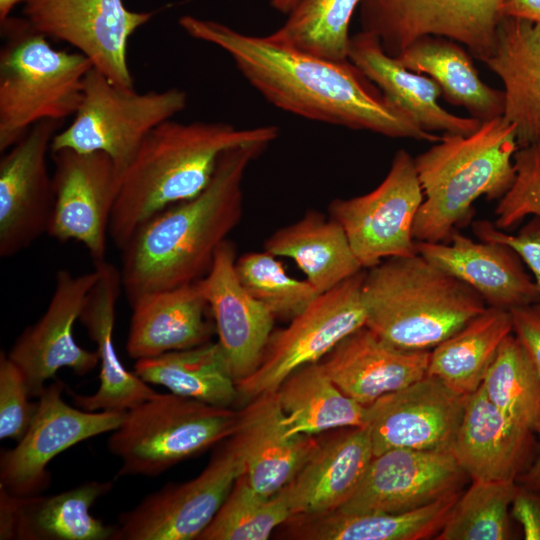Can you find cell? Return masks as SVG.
<instances>
[{
    "mask_svg": "<svg viewBox=\"0 0 540 540\" xmlns=\"http://www.w3.org/2000/svg\"><path fill=\"white\" fill-rule=\"evenodd\" d=\"M234 246L226 240L208 273L196 285L209 305L218 344L236 384L259 366L275 317L242 285Z\"/></svg>",
    "mask_w": 540,
    "mask_h": 540,
    "instance_id": "20",
    "label": "cell"
},
{
    "mask_svg": "<svg viewBox=\"0 0 540 540\" xmlns=\"http://www.w3.org/2000/svg\"><path fill=\"white\" fill-rule=\"evenodd\" d=\"M468 478L450 450L391 449L373 456L355 492L339 510L410 511L461 492Z\"/></svg>",
    "mask_w": 540,
    "mask_h": 540,
    "instance_id": "19",
    "label": "cell"
},
{
    "mask_svg": "<svg viewBox=\"0 0 540 540\" xmlns=\"http://www.w3.org/2000/svg\"><path fill=\"white\" fill-rule=\"evenodd\" d=\"M484 63L503 83V116L515 125L519 147L540 142V26L502 18Z\"/></svg>",
    "mask_w": 540,
    "mask_h": 540,
    "instance_id": "31",
    "label": "cell"
},
{
    "mask_svg": "<svg viewBox=\"0 0 540 540\" xmlns=\"http://www.w3.org/2000/svg\"><path fill=\"white\" fill-rule=\"evenodd\" d=\"M64 121L35 124L0 160V256L10 258L47 233L54 205L47 165Z\"/></svg>",
    "mask_w": 540,
    "mask_h": 540,
    "instance_id": "16",
    "label": "cell"
},
{
    "mask_svg": "<svg viewBox=\"0 0 540 540\" xmlns=\"http://www.w3.org/2000/svg\"><path fill=\"white\" fill-rule=\"evenodd\" d=\"M430 351L399 349L367 326L340 341L321 361L348 397L368 406L427 375Z\"/></svg>",
    "mask_w": 540,
    "mask_h": 540,
    "instance_id": "26",
    "label": "cell"
},
{
    "mask_svg": "<svg viewBox=\"0 0 540 540\" xmlns=\"http://www.w3.org/2000/svg\"><path fill=\"white\" fill-rule=\"evenodd\" d=\"M64 384L46 385L38 397L33 420L16 446L0 456V488L16 496H33L51 482L47 466L72 446L114 431L126 412L86 411L62 398Z\"/></svg>",
    "mask_w": 540,
    "mask_h": 540,
    "instance_id": "14",
    "label": "cell"
},
{
    "mask_svg": "<svg viewBox=\"0 0 540 540\" xmlns=\"http://www.w3.org/2000/svg\"><path fill=\"white\" fill-rule=\"evenodd\" d=\"M362 300L365 326L409 351H430L487 308L470 286L418 253L365 269Z\"/></svg>",
    "mask_w": 540,
    "mask_h": 540,
    "instance_id": "5",
    "label": "cell"
},
{
    "mask_svg": "<svg viewBox=\"0 0 540 540\" xmlns=\"http://www.w3.org/2000/svg\"><path fill=\"white\" fill-rule=\"evenodd\" d=\"M188 36L230 56L245 80L270 104L296 116L391 138L436 143L348 60L333 61L292 47L272 34L256 36L210 19L181 16Z\"/></svg>",
    "mask_w": 540,
    "mask_h": 540,
    "instance_id": "1",
    "label": "cell"
},
{
    "mask_svg": "<svg viewBox=\"0 0 540 540\" xmlns=\"http://www.w3.org/2000/svg\"><path fill=\"white\" fill-rule=\"evenodd\" d=\"M511 516L520 524L525 540H540V491L519 485Z\"/></svg>",
    "mask_w": 540,
    "mask_h": 540,
    "instance_id": "46",
    "label": "cell"
},
{
    "mask_svg": "<svg viewBox=\"0 0 540 540\" xmlns=\"http://www.w3.org/2000/svg\"><path fill=\"white\" fill-rule=\"evenodd\" d=\"M500 15L540 26V0H503Z\"/></svg>",
    "mask_w": 540,
    "mask_h": 540,
    "instance_id": "47",
    "label": "cell"
},
{
    "mask_svg": "<svg viewBox=\"0 0 540 540\" xmlns=\"http://www.w3.org/2000/svg\"><path fill=\"white\" fill-rule=\"evenodd\" d=\"M232 437L243 459L244 475L265 497L289 484L320 442L315 435H287L276 391L258 395L238 410Z\"/></svg>",
    "mask_w": 540,
    "mask_h": 540,
    "instance_id": "22",
    "label": "cell"
},
{
    "mask_svg": "<svg viewBox=\"0 0 540 540\" xmlns=\"http://www.w3.org/2000/svg\"><path fill=\"white\" fill-rule=\"evenodd\" d=\"M516 481L472 480L453 505L436 540L513 539L511 505Z\"/></svg>",
    "mask_w": 540,
    "mask_h": 540,
    "instance_id": "39",
    "label": "cell"
},
{
    "mask_svg": "<svg viewBox=\"0 0 540 540\" xmlns=\"http://www.w3.org/2000/svg\"><path fill=\"white\" fill-rule=\"evenodd\" d=\"M156 13L130 10L123 0H27L23 8L36 31L75 47L95 69L123 87H134L129 39Z\"/></svg>",
    "mask_w": 540,
    "mask_h": 540,
    "instance_id": "13",
    "label": "cell"
},
{
    "mask_svg": "<svg viewBox=\"0 0 540 540\" xmlns=\"http://www.w3.org/2000/svg\"><path fill=\"white\" fill-rule=\"evenodd\" d=\"M0 151L43 120L74 116L93 67L80 52L54 48L25 18L0 23Z\"/></svg>",
    "mask_w": 540,
    "mask_h": 540,
    "instance_id": "6",
    "label": "cell"
},
{
    "mask_svg": "<svg viewBox=\"0 0 540 540\" xmlns=\"http://www.w3.org/2000/svg\"><path fill=\"white\" fill-rule=\"evenodd\" d=\"M480 387L506 417L535 432L540 418V375L513 332L501 343Z\"/></svg>",
    "mask_w": 540,
    "mask_h": 540,
    "instance_id": "38",
    "label": "cell"
},
{
    "mask_svg": "<svg viewBox=\"0 0 540 540\" xmlns=\"http://www.w3.org/2000/svg\"><path fill=\"white\" fill-rule=\"evenodd\" d=\"M462 492V491H461ZM461 492L405 512L333 510L290 516L274 534L299 540H422L435 538Z\"/></svg>",
    "mask_w": 540,
    "mask_h": 540,
    "instance_id": "30",
    "label": "cell"
},
{
    "mask_svg": "<svg viewBox=\"0 0 540 540\" xmlns=\"http://www.w3.org/2000/svg\"><path fill=\"white\" fill-rule=\"evenodd\" d=\"M512 332L510 311L487 307L430 350L427 374L468 396L479 389L501 343Z\"/></svg>",
    "mask_w": 540,
    "mask_h": 540,
    "instance_id": "35",
    "label": "cell"
},
{
    "mask_svg": "<svg viewBox=\"0 0 540 540\" xmlns=\"http://www.w3.org/2000/svg\"><path fill=\"white\" fill-rule=\"evenodd\" d=\"M130 307L126 350L136 360L202 345L216 331L196 282L143 295Z\"/></svg>",
    "mask_w": 540,
    "mask_h": 540,
    "instance_id": "29",
    "label": "cell"
},
{
    "mask_svg": "<svg viewBox=\"0 0 540 540\" xmlns=\"http://www.w3.org/2000/svg\"><path fill=\"white\" fill-rule=\"evenodd\" d=\"M238 410L158 393L125 413L107 448L121 463L117 477L157 476L231 437Z\"/></svg>",
    "mask_w": 540,
    "mask_h": 540,
    "instance_id": "7",
    "label": "cell"
},
{
    "mask_svg": "<svg viewBox=\"0 0 540 540\" xmlns=\"http://www.w3.org/2000/svg\"><path fill=\"white\" fill-rule=\"evenodd\" d=\"M348 59L382 95L417 126L427 132L470 135L482 124L472 117H460L445 110L438 101L442 94L430 77L411 71L388 55L379 39L361 31L350 39Z\"/></svg>",
    "mask_w": 540,
    "mask_h": 540,
    "instance_id": "28",
    "label": "cell"
},
{
    "mask_svg": "<svg viewBox=\"0 0 540 540\" xmlns=\"http://www.w3.org/2000/svg\"><path fill=\"white\" fill-rule=\"evenodd\" d=\"M516 127L504 116L485 122L472 134H443L414 158L424 194L416 215V241L446 242L470 220L474 202L500 199L516 176Z\"/></svg>",
    "mask_w": 540,
    "mask_h": 540,
    "instance_id": "4",
    "label": "cell"
},
{
    "mask_svg": "<svg viewBox=\"0 0 540 540\" xmlns=\"http://www.w3.org/2000/svg\"><path fill=\"white\" fill-rule=\"evenodd\" d=\"M292 515L283 490L265 497L244 473L198 540H265Z\"/></svg>",
    "mask_w": 540,
    "mask_h": 540,
    "instance_id": "40",
    "label": "cell"
},
{
    "mask_svg": "<svg viewBox=\"0 0 540 540\" xmlns=\"http://www.w3.org/2000/svg\"><path fill=\"white\" fill-rule=\"evenodd\" d=\"M29 388L20 368L5 354L0 355V439L17 442L29 428L37 402L29 401Z\"/></svg>",
    "mask_w": 540,
    "mask_h": 540,
    "instance_id": "43",
    "label": "cell"
},
{
    "mask_svg": "<svg viewBox=\"0 0 540 540\" xmlns=\"http://www.w3.org/2000/svg\"><path fill=\"white\" fill-rule=\"evenodd\" d=\"M535 432L538 435V451L535 459L516 480V482L526 488L540 491V418L536 424Z\"/></svg>",
    "mask_w": 540,
    "mask_h": 540,
    "instance_id": "48",
    "label": "cell"
},
{
    "mask_svg": "<svg viewBox=\"0 0 540 540\" xmlns=\"http://www.w3.org/2000/svg\"><path fill=\"white\" fill-rule=\"evenodd\" d=\"M50 154L54 205L47 234L59 242L78 241L94 262L104 260L119 184L112 159L69 148Z\"/></svg>",
    "mask_w": 540,
    "mask_h": 540,
    "instance_id": "15",
    "label": "cell"
},
{
    "mask_svg": "<svg viewBox=\"0 0 540 540\" xmlns=\"http://www.w3.org/2000/svg\"><path fill=\"white\" fill-rule=\"evenodd\" d=\"M287 435H319L365 424L366 406L344 394L319 362L292 372L276 389Z\"/></svg>",
    "mask_w": 540,
    "mask_h": 540,
    "instance_id": "34",
    "label": "cell"
},
{
    "mask_svg": "<svg viewBox=\"0 0 540 540\" xmlns=\"http://www.w3.org/2000/svg\"><path fill=\"white\" fill-rule=\"evenodd\" d=\"M537 446L534 431L511 421L479 387L466 398L450 451L472 480L516 481L535 459Z\"/></svg>",
    "mask_w": 540,
    "mask_h": 540,
    "instance_id": "23",
    "label": "cell"
},
{
    "mask_svg": "<svg viewBox=\"0 0 540 540\" xmlns=\"http://www.w3.org/2000/svg\"><path fill=\"white\" fill-rule=\"evenodd\" d=\"M113 487L87 481L58 494L16 496L0 488V539L112 540L114 525L90 513Z\"/></svg>",
    "mask_w": 540,
    "mask_h": 540,
    "instance_id": "25",
    "label": "cell"
},
{
    "mask_svg": "<svg viewBox=\"0 0 540 540\" xmlns=\"http://www.w3.org/2000/svg\"><path fill=\"white\" fill-rule=\"evenodd\" d=\"M405 68L433 79L449 103L465 108L485 122L504 115L505 93L484 83L459 43L441 36H424L397 58Z\"/></svg>",
    "mask_w": 540,
    "mask_h": 540,
    "instance_id": "33",
    "label": "cell"
},
{
    "mask_svg": "<svg viewBox=\"0 0 540 540\" xmlns=\"http://www.w3.org/2000/svg\"><path fill=\"white\" fill-rule=\"evenodd\" d=\"M270 144L255 141L226 150L199 195L135 230L120 250L122 290L129 305L143 295L195 283L208 273L217 250L240 221L246 171Z\"/></svg>",
    "mask_w": 540,
    "mask_h": 540,
    "instance_id": "2",
    "label": "cell"
},
{
    "mask_svg": "<svg viewBox=\"0 0 540 540\" xmlns=\"http://www.w3.org/2000/svg\"><path fill=\"white\" fill-rule=\"evenodd\" d=\"M264 250L294 260L319 294L364 270L341 225L314 210L276 230Z\"/></svg>",
    "mask_w": 540,
    "mask_h": 540,
    "instance_id": "32",
    "label": "cell"
},
{
    "mask_svg": "<svg viewBox=\"0 0 540 540\" xmlns=\"http://www.w3.org/2000/svg\"><path fill=\"white\" fill-rule=\"evenodd\" d=\"M134 372L148 384L210 405L231 408L239 401L218 342L138 359Z\"/></svg>",
    "mask_w": 540,
    "mask_h": 540,
    "instance_id": "36",
    "label": "cell"
},
{
    "mask_svg": "<svg viewBox=\"0 0 540 540\" xmlns=\"http://www.w3.org/2000/svg\"><path fill=\"white\" fill-rule=\"evenodd\" d=\"M417 253L475 290L487 307L510 311L540 301L518 254L505 244L475 241L455 229L447 242L416 241Z\"/></svg>",
    "mask_w": 540,
    "mask_h": 540,
    "instance_id": "21",
    "label": "cell"
},
{
    "mask_svg": "<svg viewBox=\"0 0 540 540\" xmlns=\"http://www.w3.org/2000/svg\"><path fill=\"white\" fill-rule=\"evenodd\" d=\"M514 164V182L495 208L494 225L502 230L527 216L540 217V142L519 147Z\"/></svg>",
    "mask_w": 540,
    "mask_h": 540,
    "instance_id": "42",
    "label": "cell"
},
{
    "mask_svg": "<svg viewBox=\"0 0 540 540\" xmlns=\"http://www.w3.org/2000/svg\"><path fill=\"white\" fill-rule=\"evenodd\" d=\"M27 0H0V23L10 17L11 11L19 3H25Z\"/></svg>",
    "mask_w": 540,
    "mask_h": 540,
    "instance_id": "49",
    "label": "cell"
},
{
    "mask_svg": "<svg viewBox=\"0 0 540 540\" xmlns=\"http://www.w3.org/2000/svg\"><path fill=\"white\" fill-rule=\"evenodd\" d=\"M98 275L95 267L79 275L58 270L45 312L23 330L7 354L24 374L31 397L38 398L45 383L62 368L82 376L99 364L96 350L79 346L73 337V325Z\"/></svg>",
    "mask_w": 540,
    "mask_h": 540,
    "instance_id": "17",
    "label": "cell"
},
{
    "mask_svg": "<svg viewBox=\"0 0 540 540\" xmlns=\"http://www.w3.org/2000/svg\"><path fill=\"white\" fill-rule=\"evenodd\" d=\"M235 268L244 288L275 318L293 319L320 295L306 279L288 275L276 256L265 250L243 254Z\"/></svg>",
    "mask_w": 540,
    "mask_h": 540,
    "instance_id": "41",
    "label": "cell"
},
{
    "mask_svg": "<svg viewBox=\"0 0 540 540\" xmlns=\"http://www.w3.org/2000/svg\"><path fill=\"white\" fill-rule=\"evenodd\" d=\"M298 0H270V5L276 11L288 14Z\"/></svg>",
    "mask_w": 540,
    "mask_h": 540,
    "instance_id": "50",
    "label": "cell"
},
{
    "mask_svg": "<svg viewBox=\"0 0 540 540\" xmlns=\"http://www.w3.org/2000/svg\"><path fill=\"white\" fill-rule=\"evenodd\" d=\"M276 125L236 128L225 122L172 119L146 136L119 179L109 237L121 250L135 230L161 211L199 195L210 183L220 156L255 141H275Z\"/></svg>",
    "mask_w": 540,
    "mask_h": 540,
    "instance_id": "3",
    "label": "cell"
},
{
    "mask_svg": "<svg viewBox=\"0 0 540 540\" xmlns=\"http://www.w3.org/2000/svg\"><path fill=\"white\" fill-rule=\"evenodd\" d=\"M187 103V93L179 88L141 93L113 83L92 67L73 120L54 136L50 151L103 152L120 179L150 131L183 111Z\"/></svg>",
    "mask_w": 540,
    "mask_h": 540,
    "instance_id": "8",
    "label": "cell"
},
{
    "mask_svg": "<svg viewBox=\"0 0 540 540\" xmlns=\"http://www.w3.org/2000/svg\"><path fill=\"white\" fill-rule=\"evenodd\" d=\"M423 199L414 158L400 149L375 189L334 199L329 213L345 231L363 269H368L388 258L417 254L413 226Z\"/></svg>",
    "mask_w": 540,
    "mask_h": 540,
    "instance_id": "11",
    "label": "cell"
},
{
    "mask_svg": "<svg viewBox=\"0 0 540 540\" xmlns=\"http://www.w3.org/2000/svg\"><path fill=\"white\" fill-rule=\"evenodd\" d=\"M99 275L90 289L79 320L96 344L99 387L92 395L70 392L76 407L86 411L127 412L157 392L122 364L113 341L116 305L122 291L121 273L113 264L94 262Z\"/></svg>",
    "mask_w": 540,
    "mask_h": 540,
    "instance_id": "24",
    "label": "cell"
},
{
    "mask_svg": "<svg viewBox=\"0 0 540 540\" xmlns=\"http://www.w3.org/2000/svg\"><path fill=\"white\" fill-rule=\"evenodd\" d=\"M467 396L438 378H423L366 406L374 456L387 450H450L460 426Z\"/></svg>",
    "mask_w": 540,
    "mask_h": 540,
    "instance_id": "18",
    "label": "cell"
},
{
    "mask_svg": "<svg viewBox=\"0 0 540 540\" xmlns=\"http://www.w3.org/2000/svg\"><path fill=\"white\" fill-rule=\"evenodd\" d=\"M365 271L320 294L289 325L272 333L258 368L237 383L239 401L273 392L292 372L321 361L340 341L365 325Z\"/></svg>",
    "mask_w": 540,
    "mask_h": 540,
    "instance_id": "9",
    "label": "cell"
},
{
    "mask_svg": "<svg viewBox=\"0 0 540 540\" xmlns=\"http://www.w3.org/2000/svg\"><path fill=\"white\" fill-rule=\"evenodd\" d=\"M362 0H298L284 24L271 33L304 52L333 61L348 60L352 16Z\"/></svg>",
    "mask_w": 540,
    "mask_h": 540,
    "instance_id": "37",
    "label": "cell"
},
{
    "mask_svg": "<svg viewBox=\"0 0 540 540\" xmlns=\"http://www.w3.org/2000/svg\"><path fill=\"white\" fill-rule=\"evenodd\" d=\"M514 335L519 339L540 375V301L510 310Z\"/></svg>",
    "mask_w": 540,
    "mask_h": 540,
    "instance_id": "45",
    "label": "cell"
},
{
    "mask_svg": "<svg viewBox=\"0 0 540 540\" xmlns=\"http://www.w3.org/2000/svg\"><path fill=\"white\" fill-rule=\"evenodd\" d=\"M474 235L482 241H494L512 248L528 267L540 290V217L533 216L516 234L497 228L488 220L472 225Z\"/></svg>",
    "mask_w": 540,
    "mask_h": 540,
    "instance_id": "44",
    "label": "cell"
},
{
    "mask_svg": "<svg viewBox=\"0 0 540 540\" xmlns=\"http://www.w3.org/2000/svg\"><path fill=\"white\" fill-rule=\"evenodd\" d=\"M243 473V459L231 436L221 442L198 476L169 483L122 512L112 540L198 539Z\"/></svg>",
    "mask_w": 540,
    "mask_h": 540,
    "instance_id": "10",
    "label": "cell"
},
{
    "mask_svg": "<svg viewBox=\"0 0 540 540\" xmlns=\"http://www.w3.org/2000/svg\"><path fill=\"white\" fill-rule=\"evenodd\" d=\"M503 0H362V31L375 35L397 58L424 36L465 45L483 63L492 55Z\"/></svg>",
    "mask_w": 540,
    "mask_h": 540,
    "instance_id": "12",
    "label": "cell"
},
{
    "mask_svg": "<svg viewBox=\"0 0 540 540\" xmlns=\"http://www.w3.org/2000/svg\"><path fill=\"white\" fill-rule=\"evenodd\" d=\"M331 432L320 438L311 457L282 488L292 515L339 509L355 492L374 456L365 426Z\"/></svg>",
    "mask_w": 540,
    "mask_h": 540,
    "instance_id": "27",
    "label": "cell"
}]
</instances>
